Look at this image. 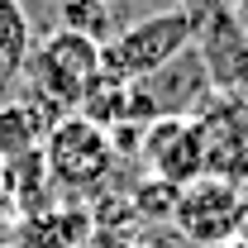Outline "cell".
Here are the masks:
<instances>
[{
  "label": "cell",
  "instance_id": "obj_1",
  "mask_svg": "<svg viewBox=\"0 0 248 248\" xmlns=\"http://www.w3.org/2000/svg\"><path fill=\"white\" fill-rule=\"evenodd\" d=\"M43 167H48V182L67 191V196H100L110 182V167H115V148H110V134L91 124L86 115L67 110L48 124L43 134Z\"/></svg>",
  "mask_w": 248,
  "mask_h": 248
},
{
  "label": "cell",
  "instance_id": "obj_2",
  "mask_svg": "<svg viewBox=\"0 0 248 248\" xmlns=\"http://www.w3.org/2000/svg\"><path fill=\"white\" fill-rule=\"evenodd\" d=\"M191 33H196V19L186 15L182 5L157 10L148 19H134L129 29L110 33V38L100 43V77L129 86V81L157 72L162 62H172L177 53H186V48H191Z\"/></svg>",
  "mask_w": 248,
  "mask_h": 248
},
{
  "label": "cell",
  "instance_id": "obj_3",
  "mask_svg": "<svg viewBox=\"0 0 248 248\" xmlns=\"http://www.w3.org/2000/svg\"><path fill=\"white\" fill-rule=\"evenodd\" d=\"M215 100L205 67L196 58V48L177 53L172 62H162L157 72L129 81V120L153 124V120H196L205 105Z\"/></svg>",
  "mask_w": 248,
  "mask_h": 248
},
{
  "label": "cell",
  "instance_id": "obj_4",
  "mask_svg": "<svg viewBox=\"0 0 248 248\" xmlns=\"http://www.w3.org/2000/svg\"><path fill=\"white\" fill-rule=\"evenodd\" d=\"M29 72L38 81V91H33L38 105H48V100H58V110L62 105H81V95L100 77V43H91V38H81L72 29H58L29 58Z\"/></svg>",
  "mask_w": 248,
  "mask_h": 248
},
{
  "label": "cell",
  "instance_id": "obj_5",
  "mask_svg": "<svg viewBox=\"0 0 248 248\" xmlns=\"http://www.w3.org/2000/svg\"><path fill=\"white\" fill-rule=\"evenodd\" d=\"M239 201L244 191L219 177H196L177 186V205H172V234L191 248H219L234 239L239 229Z\"/></svg>",
  "mask_w": 248,
  "mask_h": 248
},
{
  "label": "cell",
  "instance_id": "obj_6",
  "mask_svg": "<svg viewBox=\"0 0 248 248\" xmlns=\"http://www.w3.org/2000/svg\"><path fill=\"white\" fill-rule=\"evenodd\" d=\"M191 19H196L191 48H196V58L205 67L210 91L215 95H239L248 86V29H244V19L229 10V0L191 15Z\"/></svg>",
  "mask_w": 248,
  "mask_h": 248
},
{
  "label": "cell",
  "instance_id": "obj_7",
  "mask_svg": "<svg viewBox=\"0 0 248 248\" xmlns=\"http://www.w3.org/2000/svg\"><path fill=\"white\" fill-rule=\"evenodd\" d=\"M196 134H201V162L205 177L248 186V110L234 95H215L201 115H196Z\"/></svg>",
  "mask_w": 248,
  "mask_h": 248
},
{
  "label": "cell",
  "instance_id": "obj_8",
  "mask_svg": "<svg viewBox=\"0 0 248 248\" xmlns=\"http://www.w3.org/2000/svg\"><path fill=\"white\" fill-rule=\"evenodd\" d=\"M139 162H143V172L153 182H167V186H186L196 177H205L196 120H153V124H143Z\"/></svg>",
  "mask_w": 248,
  "mask_h": 248
},
{
  "label": "cell",
  "instance_id": "obj_9",
  "mask_svg": "<svg viewBox=\"0 0 248 248\" xmlns=\"http://www.w3.org/2000/svg\"><path fill=\"white\" fill-rule=\"evenodd\" d=\"M91 234H95L91 205L67 201V205H48V210L19 215L10 239H5V248H86Z\"/></svg>",
  "mask_w": 248,
  "mask_h": 248
},
{
  "label": "cell",
  "instance_id": "obj_10",
  "mask_svg": "<svg viewBox=\"0 0 248 248\" xmlns=\"http://www.w3.org/2000/svg\"><path fill=\"white\" fill-rule=\"evenodd\" d=\"M48 115L38 100H5L0 105V162H15L24 153L43 148V134H48Z\"/></svg>",
  "mask_w": 248,
  "mask_h": 248
},
{
  "label": "cell",
  "instance_id": "obj_11",
  "mask_svg": "<svg viewBox=\"0 0 248 248\" xmlns=\"http://www.w3.org/2000/svg\"><path fill=\"white\" fill-rule=\"evenodd\" d=\"M58 19H62V29L81 33L91 43L110 38V5L105 0H58Z\"/></svg>",
  "mask_w": 248,
  "mask_h": 248
},
{
  "label": "cell",
  "instance_id": "obj_12",
  "mask_svg": "<svg viewBox=\"0 0 248 248\" xmlns=\"http://www.w3.org/2000/svg\"><path fill=\"white\" fill-rule=\"evenodd\" d=\"M172 205H177V186L153 182V177H143V182L134 186V196H129V210L139 219H148V224H157V219L172 224Z\"/></svg>",
  "mask_w": 248,
  "mask_h": 248
},
{
  "label": "cell",
  "instance_id": "obj_13",
  "mask_svg": "<svg viewBox=\"0 0 248 248\" xmlns=\"http://www.w3.org/2000/svg\"><path fill=\"white\" fill-rule=\"evenodd\" d=\"M234 239L248 248V191H244V201H239V229H234Z\"/></svg>",
  "mask_w": 248,
  "mask_h": 248
},
{
  "label": "cell",
  "instance_id": "obj_14",
  "mask_svg": "<svg viewBox=\"0 0 248 248\" xmlns=\"http://www.w3.org/2000/svg\"><path fill=\"white\" fill-rule=\"evenodd\" d=\"M210 5H224V0H182L186 15H201V10H210Z\"/></svg>",
  "mask_w": 248,
  "mask_h": 248
},
{
  "label": "cell",
  "instance_id": "obj_15",
  "mask_svg": "<svg viewBox=\"0 0 248 248\" xmlns=\"http://www.w3.org/2000/svg\"><path fill=\"white\" fill-rule=\"evenodd\" d=\"M229 10H234V15L244 19V29H248V0H229Z\"/></svg>",
  "mask_w": 248,
  "mask_h": 248
},
{
  "label": "cell",
  "instance_id": "obj_16",
  "mask_svg": "<svg viewBox=\"0 0 248 248\" xmlns=\"http://www.w3.org/2000/svg\"><path fill=\"white\" fill-rule=\"evenodd\" d=\"M234 100H239V105H244V110H248V86H244V91H239V95H234Z\"/></svg>",
  "mask_w": 248,
  "mask_h": 248
},
{
  "label": "cell",
  "instance_id": "obj_17",
  "mask_svg": "<svg viewBox=\"0 0 248 248\" xmlns=\"http://www.w3.org/2000/svg\"><path fill=\"white\" fill-rule=\"evenodd\" d=\"M219 248H244V244H239V239H229V244H219Z\"/></svg>",
  "mask_w": 248,
  "mask_h": 248
},
{
  "label": "cell",
  "instance_id": "obj_18",
  "mask_svg": "<svg viewBox=\"0 0 248 248\" xmlns=\"http://www.w3.org/2000/svg\"><path fill=\"white\" fill-rule=\"evenodd\" d=\"M124 248H143V244H124Z\"/></svg>",
  "mask_w": 248,
  "mask_h": 248
},
{
  "label": "cell",
  "instance_id": "obj_19",
  "mask_svg": "<svg viewBox=\"0 0 248 248\" xmlns=\"http://www.w3.org/2000/svg\"><path fill=\"white\" fill-rule=\"evenodd\" d=\"M105 5H110V0H105Z\"/></svg>",
  "mask_w": 248,
  "mask_h": 248
}]
</instances>
